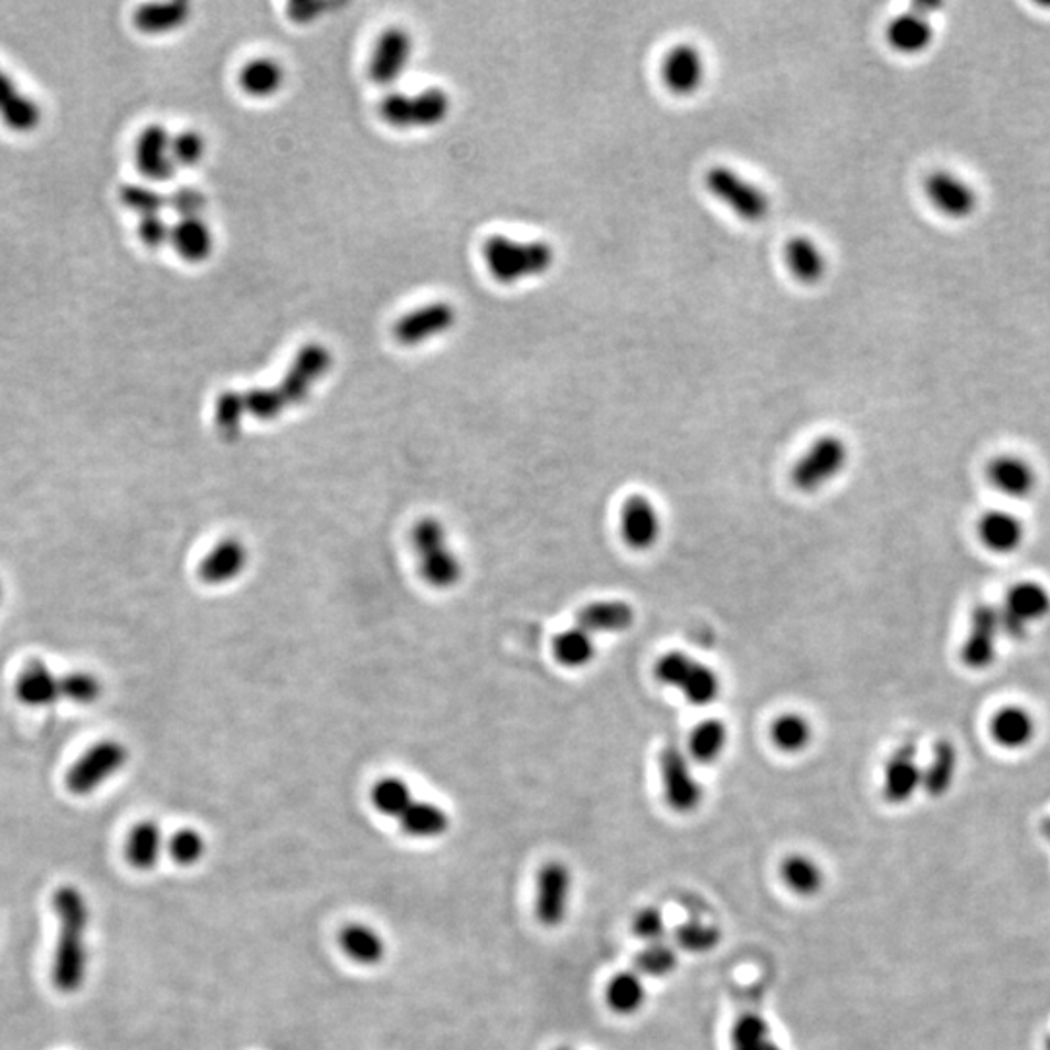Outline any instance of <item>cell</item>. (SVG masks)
<instances>
[{"label":"cell","mask_w":1050,"mask_h":1050,"mask_svg":"<svg viewBox=\"0 0 1050 1050\" xmlns=\"http://www.w3.org/2000/svg\"><path fill=\"white\" fill-rule=\"evenodd\" d=\"M53 911L57 916L59 934L51 980L59 993L76 994L86 983L91 967V904L82 889L61 885L53 895Z\"/></svg>","instance_id":"cell-1"},{"label":"cell","mask_w":1050,"mask_h":1050,"mask_svg":"<svg viewBox=\"0 0 1050 1050\" xmlns=\"http://www.w3.org/2000/svg\"><path fill=\"white\" fill-rule=\"evenodd\" d=\"M331 368V352L321 344H308L296 354L285 380L275 388H255L244 393L245 413L271 421L293 405H300L311 388Z\"/></svg>","instance_id":"cell-2"},{"label":"cell","mask_w":1050,"mask_h":1050,"mask_svg":"<svg viewBox=\"0 0 1050 1050\" xmlns=\"http://www.w3.org/2000/svg\"><path fill=\"white\" fill-rule=\"evenodd\" d=\"M482 253L490 275L505 285L543 275L554 261L553 247L545 242H513L505 236L487 240Z\"/></svg>","instance_id":"cell-3"},{"label":"cell","mask_w":1050,"mask_h":1050,"mask_svg":"<svg viewBox=\"0 0 1050 1050\" xmlns=\"http://www.w3.org/2000/svg\"><path fill=\"white\" fill-rule=\"evenodd\" d=\"M413 547L426 584L438 590H449L462 580L464 566L459 556L449 549L446 530L441 521L434 518L416 521L413 528Z\"/></svg>","instance_id":"cell-4"},{"label":"cell","mask_w":1050,"mask_h":1050,"mask_svg":"<svg viewBox=\"0 0 1050 1050\" xmlns=\"http://www.w3.org/2000/svg\"><path fill=\"white\" fill-rule=\"evenodd\" d=\"M654 674L660 683L683 692L685 699L694 707H709L722 691V681L717 671L702 661L692 660L685 651L664 654L656 661Z\"/></svg>","instance_id":"cell-5"},{"label":"cell","mask_w":1050,"mask_h":1050,"mask_svg":"<svg viewBox=\"0 0 1050 1050\" xmlns=\"http://www.w3.org/2000/svg\"><path fill=\"white\" fill-rule=\"evenodd\" d=\"M848 464L847 442L827 434L815 441L792 469V485L799 492H817L837 479Z\"/></svg>","instance_id":"cell-6"},{"label":"cell","mask_w":1050,"mask_h":1050,"mask_svg":"<svg viewBox=\"0 0 1050 1050\" xmlns=\"http://www.w3.org/2000/svg\"><path fill=\"white\" fill-rule=\"evenodd\" d=\"M129 751L121 741L104 740L92 745L66 773V788L74 796H91L127 765Z\"/></svg>","instance_id":"cell-7"},{"label":"cell","mask_w":1050,"mask_h":1050,"mask_svg":"<svg viewBox=\"0 0 1050 1050\" xmlns=\"http://www.w3.org/2000/svg\"><path fill=\"white\" fill-rule=\"evenodd\" d=\"M707 188L710 189L712 195L728 204L741 221H765L766 214L771 211V201L765 191L759 189L755 183L743 180L740 173H735L725 166L710 168L707 173Z\"/></svg>","instance_id":"cell-8"},{"label":"cell","mask_w":1050,"mask_h":1050,"mask_svg":"<svg viewBox=\"0 0 1050 1050\" xmlns=\"http://www.w3.org/2000/svg\"><path fill=\"white\" fill-rule=\"evenodd\" d=\"M664 798L677 814H692L702 802V786L692 774L689 757L677 743H668L660 755Z\"/></svg>","instance_id":"cell-9"},{"label":"cell","mask_w":1050,"mask_h":1050,"mask_svg":"<svg viewBox=\"0 0 1050 1050\" xmlns=\"http://www.w3.org/2000/svg\"><path fill=\"white\" fill-rule=\"evenodd\" d=\"M571 891L572 876L566 863L549 862L541 868L535 897V912L541 924L549 929L562 924L569 912Z\"/></svg>","instance_id":"cell-10"},{"label":"cell","mask_w":1050,"mask_h":1050,"mask_svg":"<svg viewBox=\"0 0 1050 1050\" xmlns=\"http://www.w3.org/2000/svg\"><path fill=\"white\" fill-rule=\"evenodd\" d=\"M924 188H926L930 203L953 221L969 219L971 214L977 211V191L952 171H932Z\"/></svg>","instance_id":"cell-11"},{"label":"cell","mask_w":1050,"mask_h":1050,"mask_svg":"<svg viewBox=\"0 0 1050 1050\" xmlns=\"http://www.w3.org/2000/svg\"><path fill=\"white\" fill-rule=\"evenodd\" d=\"M621 535L633 551H650L661 535L658 508L644 495H630L621 508Z\"/></svg>","instance_id":"cell-12"},{"label":"cell","mask_w":1050,"mask_h":1050,"mask_svg":"<svg viewBox=\"0 0 1050 1050\" xmlns=\"http://www.w3.org/2000/svg\"><path fill=\"white\" fill-rule=\"evenodd\" d=\"M413 41L405 30L388 28L375 41L368 74L380 86H390L407 68Z\"/></svg>","instance_id":"cell-13"},{"label":"cell","mask_w":1050,"mask_h":1050,"mask_svg":"<svg viewBox=\"0 0 1050 1050\" xmlns=\"http://www.w3.org/2000/svg\"><path fill=\"white\" fill-rule=\"evenodd\" d=\"M454 324L456 310L446 301H436L403 316L393 327V335L401 344L415 347L431 337L446 333Z\"/></svg>","instance_id":"cell-14"},{"label":"cell","mask_w":1050,"mask_h":1050,"mask_svg":"<svg viewBox=\"0 0 1050 1050\" xmlns=\"http://www.w3.org/2000/svg\"><path fill=\"white\" fill-rule=\"evenodd\" d=\"M135 162L148 180L166 181L173 178L176 162L171 158V137L162 125H148L135 142Z\"/></svg>","instance_id":"cell-15"},{"label":"cell","mask_w":1050,"mask_h":1050,"mask_svg":"<svg viewBox=\"0 0 1050 1050\" xmlns=\"http://www.w3.org/2000/svg\"><path fill=\"white\" fill-rule=\"evenodd\" d=\"M704 57L691 43L676 45L661 65L664 82L677 96H691L692 92L699 91L704 82Z\"/></svg>","instance_id":"cell-16"},{"label":"cell","mask_w":1050,"mask_h":1050,"mask_svg":"<svg viewBox=\"0 0 1050 1050\" xmlns=\"http://www.w3.org/2000/svg\"><path fill=\"white\" fill-rule=\"evenodd\" d=\"M922 788V766L911 743L901 745L891 755L883 774V798L891 804H906Z\"/></svg>","instance_id":"cell-17"},{"label":"cell","mask_w":1050,"mask_h":1050,"mask_svg":"<svg viewBox=\"0 0 1050 1050\" xmlns=\"http://www.w3.org/2000/svg\"><path fill=\"white\" fill-rule=\"evenodd\" d=\"M247 566V549L240 539H224L212 547L199 566V576L211 586H222L236 580Z\"/></svg>","instance_id":"cell-18"},{"label":"cell","mask_w":1050,"mask_h":1050,"mask_svg":"<svg viewBox=\"0 0 1050 1050\" xmlns=\"http://www.w3.org/2000/svg\"><path fill=\"white\" fill-rule=\"evenodd\" d=\"M635 609L627 602L603 600L584 605L579 613V627L594 636L597 633H627L635 625Z\"/></svg>","instance_id":"cell-19"},{"label":"cell","mask_w":1050,"mask_h":1050,"mask_svg":"<svg viewBox=\"0 0 1050 1050\" xmlns=\"http://www.w3.org/2000/svg\"><path fill=\"white\" fill-rule=\"evenodd\" d=\"M977 531L980 543L996 554L1016 553L1026 539L1021 520L1001 510L986 512L978 521Z\"/></svg>","instance_id":"cell-20"},{"label":"cell","mask_w":1050,"mask_h":1050,"mask_svg":"<svg viewBox=\"0 0 1050 1050\" xmlns=\"http://www.w3.org/2000/svg\"><path fill=\"white\" fill-rule=\"evenodd\" d=\"M988 480L1006 497L1026 498L1037 487V473L1024 457L1000 456L988 465Z\"/></svg>","instance_id":"cell-21"},{"label":"cell","mask_w":1050,"mask_h":1050,"mask_svg":"<svg viewBox=\"0 0 1050 1050\" xmlns=\"http://www.w3.org/2000/svg\"><path fill=\"white\" fill-rule=\"evenodd\" d=\"M990 735L1004 750H1026L1037 735V722L1029 710L1004 707L990 720Z\"/></svg>","instance_id":"cell-22"},{"label":"cell","mask_w":1050,"mask_h":1050,"mask_svg":"<svg viewBox=\"0 0 1050 1050\" xmlns=\"http://www.w3.org/2000/svg\"><path fill=\"white\" fill-rule=\"evenodd\" d=\"M0 119L9 129L30 132L41 121L40 106L18 88L9 74L0 68Z\"/></svg>","instance_id":"cell-23"},{"label":"cell","mask_w":1050,"mask_h":1050,"mask_svg":"<svg viewBox=\"0 0 1050 1050\" xmlns=\"http://www.w3.org/2000/svg\"><path fill=\"white\" fill-rule=\"evenodd\" d=\"M934 25L929 17L912 10L897 17L888 28L889 45L903 55H919L934 41Z\"/></svg>","instance_id":"cell-24"},{"label":"cell","mask_w":1050,"mask_h":1050,"mask_svg":"<svg viewBox=\"0 0 1050 1050\" xmlns=\"http://www.w3.org/2000/svg\"><path fill=\"white\" fill-rule=\"evenodd\" d=\"M17 694L25 707H51L61 700V677L43 664H32L18 677Z\"/></svg>","instance_id":"cell-25"},{"label":"cell","mask_w":1050,"mask_h":1050,"mask_svg":"<svg viewBox=\"0 0 1050 1050\" xmlns=\"http://www.w3.org/2000/svg\"><path fill=\"white\" fill-rule=\"evenodd\" d=\"M166 839L162 829L156 821H140L130 829L127 837L125 856L127 862L140 871L152 870L162 858Z\"/></svg>","instance_id":"cell-26"},{"label":"cell","mask_w":1050,"mask_h":1050,"mask_svg":"<svg viewBox=\"0 0 1050 1050\" xmlns=\"http://www.w3.org/2000/svg\"><path fill=\"white\" fill-rule=\"evenodd\" d=\"M170 240L176 252L189 263H201L211 257L214 240L209 224L201 219H181L171 229Z\"/></svg>","instance_id":"cell-27"},{"label":"cell","mask_w":1050,"mask_h":1050,"mask_svg":"<svg viewBox=\"0 0 1050 1050\" xmlns=\"http://www.w3.org/2000/svg\"><path fill=\"white\" fill-rule=\"evenodd\" d=\"M191 14V7L183 0L173 2H155L145 4L135 10L132 22L142 33H168L185 24Z\"/></svg>","instance_id":"cell-28"},{"label":"cell","mask_w":1050,"mask_h":1050,"mask_svg":"<svg viewBox=\"0 0 1050 1050\" xmlns=\"http://www.w3.org/2000/svg\"><path fill=\"white\" fill-rule=\"evenodd\" d=\"M786 263L792 275L806 283L815 285L821 280L825 271H827V259L823 255L819 245L815 244L809 237H794L786 245Z\"/></svg>","instance_id":"cell-29"},{"label":"cell","mask_w":1050,"mask_h":1050,"mask_svg":"<svg viewBox=\"0 0 1050 1050\" xmlns=\"http://www.w3.org/2000/svg\"><path fill=\"white\" fill-rule=\"evenodd\" d=\"M401 829L415 839H436L449 827L448 814L431 802H413L397 819Z\"/></svg>","instance_id":"cell-30"},{"label":"cell","mask_w":1050,"mask_h":1050,"mask_svg":"<svg viewBox=\"0 0 1050 1050\" xmlns=\"http://www.w3.org/2000/svg\"><path fill=\"white\" fill-rule=\"evenodd\" d=\"M1006 607L1010 611L1011 617L1027 623H1037L1044 619L1050 613V594L1047 587L1035 582H1024L1016 587H1011L1008 594Z\"/></svg>","instance_id":"cell-31"},{"label":"cell","mask_w":1050,"mask_h":1050,"mask_svg":"<svg viewBox=\"0 0 1050 1050\" xmlns=\"http://www.w3.org/2000/svg\"><path fill=\"white\" fill-rule=\"evenodd\" d=\"M554 660L569 669L586 668L595 658V640L584 628L576 627L562 630L554 636Z\"/></svg>","instance_id":"cell-32"},{"label":"cell","mask_w":1050,"mask_h":1050,"mask_svg":"<svg viewBox=\"0 0 1050 1050\" xmlns=\"http://www.w3.org/2000/svg\"><path fill=\"white\" fill-rule=\"evenodd\" d=\"M341 950L360 965H378L385 957L383 937L367 924H349L342 930Z\"/></svg>","instance_id":"cell-33"},{"label":"cell","mask_w":1050,"mask_h":1050,"mask_svg":"<svg viewBox=\"0 0 1050 1050\" xmlns=\"http://www.w3.org/2000/svg\"><path fill=\"white\" fill-rule=\"evenodd\" d=\"M728 745V728L720 720H704L689 735V755L699 765H710L722 757Z\"/></svg>","instance_id":"cell-34"},{"label":"cell","mask_w":1050,"mask_h":1050,"mask_svg":"<svg viewBox=\"0 0 1050 1050\" xmlns=\"http://www.w3.org/2000/svg\"><path fill=\"white\" fill-rule=\"evenodd\" d=\"M771 740L774 747L782 753H802L814 740V728L807 718L788 712L774 720L771 725Z\"/></svg>","instance_id":"cell-35"},{"label":"cell","mask_w":1050,"mask_h":1050,"mask_svg":"<svg viewBox=\"0 0 1050 1050\" xmlns=\"http://www.w3.org/2000/svg\"><path fill=\"white\" fill-rule=\"evenodd\" d=\"M285 73L283 66L273 59H253L252 63L242 68L240 84L250 96L267 98L283 86Z\"/></svg>","instance_id":"cell-36"},{"label":"cell","mask_w":1050,"mask_h":1050,"mask_svg":"<svg viewBox=\"0 0 1050 1050\" xmlns=\"http://www.w3.org/2000/svg\"><path fill=\"white\" fill-rule=\"evenodd\" d=\"M605 998H607L611 1010L615 1014H623V1016L635 1014V1011L643 1008L644 1000H646V988H644L643 978L635 975V973L615 975L607 985Z\"/></svg>","instance_id":"cell-37"},{"label":"cell","mask_w":1050,"mask_h":1050,"mask_svg":"<svg viewBox=\"0 0 1050 1050\" xmlns=\"http://www.w3.org/2000/svg\"><path fill=\"white\" fill-rule=\"evenodd\" d=\"M782 880L796 895L812 897L821 889L823 871L807 856H791L782 863Z\"/></svg>","instance_id":"cell-38"},{"label":"cell","mask_w":1050,"mask_h":1050,"mask_svg":"<svg viewBox=\"0 0 1050 1050\" xmlns=\"http://www.w3.org/2000/svg\"><path fill=\"white\" fill-rule=\"evenodd\" d=\"M413 802H415V798H413L411 786L407 782L395 778V776L375 782V786L372 788V804H374L375 809L380 814L393 817V819H400Z\"/></svg>","instance_id":"cell-39"},{"label":"cell","mask_w":1050,"mask_h":1050,"mask_svg":"<svg viewBox=\"0 0 1050 1050\" xmlns=\"http://www.w3.org/2000/svg\"><path fill=\"white\" fill-rule=\"evenodd\" d=\"M957 768V757L950 743H940L932 757L929 768H922V788H926L930 796H944L952 786L953 776Z\"/></svg>","instance_id":"cell-40"},{"label":"cell","mask_w":1050,"mask_h":1050,"mask_svg":"<svg viewBox=\"0 0 1050 1050\" xmlns=\"http://www.w3.org/2000/svg\"><path fill=\"white\" fill-rule=\"evenodd\" d=\"M245 405L244 393L237 391H224L221 397L216 400L214 407V423L224 438L234 441L244 423Z\"/></svg>","instance_id":"cell-41"},{"label":"cell","mask_w":1050,"mask_h":1050,"mask_svg":"<svg viewBox=\"0 0 1050 1050\" xmlns=\"http://www.w3.org/2000/svg\"><path fill=\"white\" fill-rule=\"evenodd\" d=\"M413 102V127H432L441 123L449 112V98L441 88H428L411 96Z\"/></svg>","instance_id":"cell-42"},{"label":"cell","mask_w":1050,"mask_h":1050,"mask_svg":"<svg viewBox=\"0 0 1050 1050\" xmlns=\"http://www.w3.org/2000/svg\"><path fill=\"white\" fill-rule=\"evenodd\" d=\"M102 694V683L96 676L86 674V671H73L61 677V699L88 707L94 704Z\"/></svg>","instance_id":"cell-43"},{"label":"cell","mask_w":1050,"mask_h":1050,"mask_svg":"<svg viewBox=\"0 0 1050 1050\" xmlns=\"http://www.w3.org/2000/svg\"><path fill=\"white\" fill-rule=\"evenodd\" d=\"M170 858L180 866H195L206 852L204 837L195 829H181L166 842Z\"/></svg>","instance_id":"cell-44"},{"label":"cell","mask_w":1050,"mask_h":1050,"mask_svg":"<svg viewBox=\"0 0 1050 1050\" xmlns=\"http://www.w3.org/2000/svg\"><path fill=\"white\" fill-rule=\"evenodd\" d=\"M119 201H121L123 206H127L130 211L139 212L140 219L160 214L163 206L168 204V199L160 191L140 185V183L121 185Z\"/></svg>","instance_id":"cell-45"},{"label":"cell","mask_w":1050,"mask_h":1050,"mask_svg":"<svg viewBox=\"0 0 1050 1050\" xmlns=\"http://www.w3.org/2000/svg\"><path fill=\"white\" fill-rule=\"evenodd\" d=\"M733 1050H778L768 1039L766 1024L759 1016H745L733 1029Z\"/></svg>","instance_id":"cell-46"},{"label":"cell","mask_w":1050,"mask_h":1050,"mask_svg":"<svg viewBox=\"0 0 1050 1050\" xmlns=\"http://www.w3.org/2000/svg\"><path fill=\"white\" fill-rule=\"evenodd\" d=\"M204 156V139L195 130H181L171 137V158L176 166H195Z\"/></svg>","instance_id":"cell-47"},{"label":"cell","mask_w":1050,"mask_h":1050,"mask_svg":"<svg viewBox=\"0 0 1050 1050\" xmlns=\"http://www.w3.org/2000/svg\"><path fill=\"white\" fill-rule=\"evenodd\" d=\"M380 114H382L383 121L390 123L391 127H397V129L413 127V102H411V96L403 94V92L388 94L382 99Z\"/></svg>","instance_id":"cell-48"},{"label":"cell","mask_w":1050,"mask_h":1050,"mask_svg":"<svg viewBox=\"0 0 1050 1050\" xmlns=\"http://www.w3.org/2000/svg\"><path fill=\"white\" fill-rule=\"evenodd\" d=\"M677 957L671 947L654 944V947L638 957V967L648 973V975H666L676 967Z\"/></svg>","instance_id":"cell-49"},{"label":"cell","mask_w":1050,"mask_h":1050,"mask_svg":"<svg viewBox=\"0 0 1050 1050\" xmlns=\"http://www.w3.org/2000/svg\"><path fill=\"white\" fill-rule=\"evenodd\" d=\"M677 942L689 952H707L717 944L718 932L700 924H687L677 930Z\"/></svg>","instance_id":"cell-50"},{"label":"cell","mask_w":1050,"mask_h":1050,"mask_svg":"<svg viewBox=\"0 0 1050 1050\" xmlns=\"http://www.w3.org/2000/svg\"><path fill=\"white\" fill-rule=\"evenodd\" d=\"M168 203L181 219H199L204 209V195L195 188H180L170 197Z\"/></svg>","instance_id":"cell-51"},{"label":"cell","mask_w":1050,"mask_h":1050,"mask_svg":"<svg viewBox=\"0 0 1050 1050\" xmlns=\"http://www.w3.org/2000/svg\"><path fill=\"white\" fill-rule=\"evenodd\" d=\"M171 230L160 214L142 216L139 222V237L148 247H160L170 240Z\"/></svg>","instance_id":"cell-52"},{"label":"cell","mask_w":1050,"mask_h":1050,"mask_svg":"<svg viewBox=\"0 0 1050 1050\" xmlns=\"http://www.w3.org/2000/svg\"><path fill=\"white\" fill-rule=\"evenodd\" d=\"M664 929H666L664 916L656 909H646L640 914H636L635 924H633L636 936L644 937V940L654 942V944L660 940Z\"/></svg>","instance_id":"cell-53"},{"label":"cell","mask_w":1050,"mask_h":1050,"mask_svg":"<svg viewBox=\"0 0 1050 1050\" xmlns=\"http://www.w3.org/2000/svg\"><path fill=\"white\" fill-rule=\"evenodd\" d=\"M327 9V4L324 2H311V0H298V2H293L288 7V14L293 18L294 22L298 24H306V22H311Z\"/></svg>","instance_id":"cell-54"},{"label":"cell","mask_w":1050,"mask_h":1050,"mask_svg":"<svg viewBox=\"0 0 1050 1050\" xmlns=\"http://www.w3.org/2000/svg\"><path fill=\"white\" fill-rule=\"evenodd\" d=\"M1044 1050H1050V1035L1044 1039Z\"/></svg>","instance_id":"cell-55"},{"label":"cell","mask_w":1050,"mask_h":1050,"mask_svg":"<svg viewBox=\"0 0 1050 1050\" xmlns=\"http://www.w3.org/2000/svg\"><path fill=\"white\" fill-rule=\"evenodd\" d=\"M0 602H2V582H0Z\"/></svg>","instance_id":"cell-56"},{"label":"cell","mask_w":1050,"mask_h":1050,"mask_svg":"<svg viewBox=\"0 0 1050 1050\" xmlns=\"http://www.w3.org/2000/svg\"><path fill=\"white\" fill-rule=\"evenodd\" d=\"M562 1050H566V1049H562Z\"/></svg>","instance_id":"cell-57"}]
</instances>
